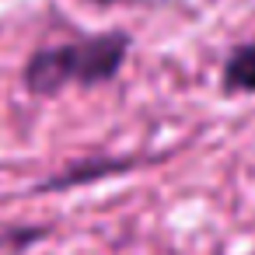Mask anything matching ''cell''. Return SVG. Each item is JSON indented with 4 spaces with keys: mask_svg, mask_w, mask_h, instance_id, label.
I'll return each instance as SVG.
<instances>
[{
    "mask_svg": "<svg viewBox=\"0 0 255 255\" xmlns=\"http://www.w3.org/2000/svg\"><path fill=\"white\" fill-rule=\"evenodd\" d=\"M129 53V35L105 32L81 42L46 46L25 60V88L32 95H56L67 84H105L112 81Z\"/></svg>",
    "mask_w": 255,
    "mask_h": 255,
    "instance_id": "cell-1",
    "label": "cell"
},
{
    "mask_svg": "<svg viewBox=\"0 0 255 255\" xmlns=\"http://www.w3.org/2000/svg\"><path fill=\"white\" fill-rule=\"evenodd\" d=\"M129 168H133V161H119V157H105V161H77V164H70L67 171L46 178V182L39 185V192H60V189H74V185H88V182H98V178L129 171Z\"/></svg>",
    "mask_w": 255,
    "mask_h": 255,
    "instance_id": "cell-2",
    "label": "cell"
},
{
    "mask_svg": "<svg viewBox=\"0 0 255 255\" xmlns=\"http://www.w3.org/2000/svg\"><path fill=\"white\" fill-rule=\"evenodd\" d=\"M220 84L227 95H255V39L231 49L220 70Z\"/></svg>",
    "mask_w": 255,
    "mask_h": 255,
    "instance_id": "cell-3",
    "label": "cell"
},
{
    "mask_svg": "<svg viewBox=\"0 0 255 255\" xmlns=\"http://www.w3.org/2000/svg\"><path fill=\"white\" fill-rule=\"evenodd\" d=\"M98 4H112V0H98Z\"/></svg>",
    "mask_w": 255,
    "mask_h": 255,
    "instance_id": "cell-4",
    "label": "cell"
}]
</instances>
